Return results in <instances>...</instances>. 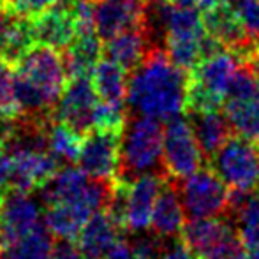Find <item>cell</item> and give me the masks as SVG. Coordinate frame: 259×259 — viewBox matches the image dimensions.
<instances>
[{
	"label": "cell",
	"instance_id": "obj_1",
	"mask_svg": "<svg viewBox=\"0 0 259 259\" xmlns=\"http://www.w3.org/2000/svg\"><path fill=\"white\" fill-rule=\"evenodd\" d=\"M189 72L169 60L166 50L152 48L131 72L127 104L134 113L167 122L185 111Z\"/></svg>",
	"mask_w": 259,
	"mask_h": 259
},
{
	"label": "cell",
	"instance_id": "obj_2",
	"mask_svg": "<svg viewBox=\"0 0 259 259\" xmlns=\"http://www.w3.org/2000/svg\"><path fill=\"white\" fill-rule=\"evenodd\" d=\"M164 127L160 120L138 115L125 122L120 138V162L115 180L133 182L147 173H164L162 169Z\"/></svg>",
	"mask_w": 259,
	"mask_h": 259
},
{
	"label": "cell",
	"instance_id": "obj_3",
	"mask_svg": "<svg viewBox=\"0 0 259 259\" xmlns=\"http://www.w3.org/2000/svg\"><path fill=\"white\" fill-rule=\"evenodd\" d=\"M245 62L228 48L203 58L191 72L187 79L184 113L217 111L224 104L228 87L235 72Z\"/></svg>",
	"mask_w": 259,
	"mask_h": 259
},
{
	"label": "cell",
	"instance_id": "obj_4",
	"mask_svg": "<svg viewBox=\"0 0 259 259\" xmlns=\"http://www.w3.org/2000/svg\"><path fill=\"white\" fill-rule=\"evenodd\" d=\"M208 164L229 191H259V141L233 134Z\"/></svg>",
	"mask_w": 259,
	"mask_h": 259
},
{
	"label": "cell",
	"instance_id": "obj_5",
	"mask_svg": "<svg viewBox=\"0 0 259 259\" xmlns=\"http://www.w3.org/2000/svg\"><path fill=\"white\" fill-rule=\"evenodd\" d=\"M180 240L196 259H226L243 249L228 215L189 219L182 228Z\"/></svg>",
	"mask_w": 259,
	"mask_h": 259
},
{
	"label": "cell",
	"instance_id": "obj_6",
	"mask_svg": "<svg viewBox=\"0 0 259 259\" xmlns=\"http://www.w3.org/2000/svg\"><path fill=\"white\" fill-rule=\"evenodd\" d=\"M222 108L233 134L259 141V79L249 64L235 72Z\"/></svg>",
	"mask_w": 259,
	"mask_h": 259
},
{
	"label": "cell",
	"instance_id": "obj_7",
	"mask_svg": "<svg viewBox=\"0 0 259 259\" xmlns=\"http://www.w3.org/2000/svg\"><path fill=\"white\" fill-rule=\"evenodd\" d=\"M185 219L228 215L229 187L211 167H199L196 173L177 182Z\"/></svg>",
	"mask_w": 259,
	"mask_h": 259
},
{
	"label": "cell",
	"instance_id": "obj_8",
	"mask_svg": "<svg viewBox=\"0 0 259 259\" xmlns=\"http://www.w3.org/2000/svg\"><path fill=\"white\" fill-rule=\"evenodd\" d=\"M206 162L187 116H175L164 127L162 169L166 178L180 182L191 177Z\"/></svg>",
	"mask_w": 259,
	"mask_h": 259
},
{
	"label": "cell",
	"instance_id": "obj_9",
	"mask_svg": "<svg viewBox=\"0 0 259 259\" xmlns=\"http://www.w3.org/2000/svg\"><path fill=\"white\" fill-rule=\"evenodd\" d=\"M13 67L18 74H21L32 85L37 87L39 92L45 96L46 103L53 109L69 81L60 50L35 42Z\"/></svg>",
	"mask_w": 259,
	"mask_h": 259
},
{
	"label": "cell",
	"instance_id": "obj_10",
	"mask_svg": "<svg viewBox=\"0 0 259 259\" xmlns=\"http://www.w3.org/2000/svg\"><path fill=\"white\" fill-rule=\"evenodd\" d=\"M122 131L92 129L83 136L76 159L79 169L90 178L113 182L118 175Z\"/></svg>",
	"mask_w": 259,
	"mask_h": 259
},
{
	"label": "cell",
	"instance_id": "obj_11",
	"mask_svg": "<svg viewBox=\"0 0 259 259\" xmlns=\"http://www.w3.org/2000/svg\"><path fill=\"white\" fill-rule=\"evenodd\" d=\"M42 203L35 192L7 187L0 194V249L41 224Z\"/></svg>",
	"mask_w": 259,
	"mask_h": 259
},
{
	"label": "cell",
	"instance_id": "obj_12",
	"mask_svg": "<svg viewBox=\"0 0 259 259\" xmlns=\"http://www.w3.org/2000/svg\"><path fill=\"white\" fill-rule=\"evenodd\" d=\"M99 97L90 76L71 78L52 109V118L65 123L79 136L92 131V115Z\"/></svg>",
	"mask_w": 259,
	"mask_h": 259
},
{
	"label": "cell",
	"instance_id": "obj_13",
	"mask_svg": "<svg viewBox=\"0 0 259 259\" xmlns=\"http://www.w3.org/2000/svg\"><path fill=\"white\" fill-rule=\"evenodd\" d=\"M164 182V173H147L129 182L125 199V233L150 228L154 203Z\"/></svg>",
	"mask_w": 259,
	"mask_h": 259
},
{
	"label": "cell",
	"instance_id": "obj_14",
	"mask_svg": "<svg viewBox=\"0 0 259 259\" xmlns=\"http://www.w3.org/2000/svg\"><path fill=\"white\" fill-rule=\"evenodd\" d=\"M28 20H30L34 41L53 46L57 50L67 48L78 34L71 0H60L53 7Z\"/></svg>",
	"mask_w": 259,
	"mask_h": 259
},
{
	"label": "cell",
	"instance_id": "obj_15",
	"mask_svg": "<svg viewBox=\"0 0 259 259\" xmlns=\"http://www.w3.org/2000/svg\"><path fill=\"white\" fill-rule=\"evenodd\" d=\"M145 0H96L94 23L96 32L103 41L113 37L118 32L147 21Z\"/></svg>",
	"mask_w": 259,
	"mask_h": 259
},
{
	"label": "cell",
	"instance_id": "obj_16",
	"mask_svg": "<svg viewBox=\"0 0 259 259\" xmlns=\"http://www.w3.org/2000/svg\"><path fill=\"white\" fill-rule=\"evenodd\" d=\"M152 48L154 46L150 45V28H148L147 20L106 39L103 53L106 58L118 64L127 72H133L147 58Z\"/></svg>",
	"mask_w": 259,
	"mask_h": 259
},
{
	"label": "cell",
	"instance_id": "obj_17",
	"mask_svg": "<svg viewBox=\"0 0 259 259\" xmlns=\"http://www.w3.org/2000/svg\"><path fill=\"white\" fill-rule=\"evenodd\" d=\"M122 233L123 229L108 210H99L83 224L74 242L83 259H104L108 250L122 238Z\"/></svg>",
	"mask_w": 259,
	"mask_h": 259
},
{
	"label": "cell",
	"instance_id": "obj_18",
	"mask_svg": "<svg viewBox=\"0 0 259 259\" xmlns=\"http://www.w3.org/2000/svg\"><path fill=\"white\" fill-rule=\"evenodd\" d=\"M185 224V213L182 208L180 196H178L177 182L166 178L159 196L154 203L152 210L150 228L157 235H160L166 240L180 238L182 228Z\"/></svg>",
	"mask_w": 259,
	"mask_h": 259
},
{
	"label": "cell",
	"instance_id": "obj_19",
	"mask_svg": "<svg viewBox=\"0 0 259 259\" xmlns=\"http://www.w3.org/2000/svg\"><path fill=\"white\" fill-rule=\"evenodd\" d=\"M198 145L205 155L206 162L211 159L221 147L233 136V129L229 125L224 113L217 111H201V113H185Z\"/></svg>",
	"mask_w": 259,
	"mask_h": 259
},
{
	"label": "cell",
	"instance_id": "obj_20",
	"mask_svg": "<svg viewBox=\"0 0 259 259\" xmlns=\"http://www.w3.org/2000/svg\"><path fill=\"white\" fill-rule=\"evenodd\" d=\"M157 14L166 28V39H201L206 34L199 11L173 2L157 4Z\"/></svg>",
	"mask_w": 259,
	"mask_h": 259
},
{
	"label": "cell",
	"instance_id": "obj_21",
	"mask_svg": "<svg viewBox=\"0 0 259 259\" xmlns=\"http://www.w3.org/2000/svg\"><path fill=\"white\" fill-rule=\"evenodd\" d=\"M64 65L67 78H79V76H90L97 62L103 57V45L97 32L89 34H76L71 45L65 48Z\"/></svg>",
	"mask_w": 259,
	"mask_h": 259
},
{
	"label": "cell",
	"instance_id": "obj_22",
	"mask_svg": "<svg viewBox=\"0 0 259 259\" xmlns=\"http://www.w3.org/2000/svg\"><path fill=\"white\" fill-rule=\"evenodd\" d=\"M90 78H92L94 89L101 101L120 106L127 104L129 79H127V71L123 67H120L109 58H104V60L97 62Z\"/></svg>",
	"mask_w": 259,
	"mask_h": 259
},
{
	"label": "cell",
	"instance_id": "obj_23",
	"mask_svg": "<svg viewBox=\"0 0 259 259\" xmlns=\"http://www.w3.org/2000/svg\"><path fill=\"white\" fill-rule=\"evenodd\" d=\"M32 45H35V41L32 35L30 20L6 11V20L0 30V57L9 65H14Z\"/></svg>",
	"mask_w": 259,
	"mask_h": 259
},
{
	"label": "cell",
	"instance_id": "obj_24",
	"mask_svg": "<svg viewBox=\"0 0 259 259\" xmlns=\"http://www.w3.org/2000/svg\"><path fill=\"white\" fill-rule=\"evenodd\" d=\"M55 236L46 228L45 221L28 233L21 235L14 242L2 247V254L7 259H50L53 250Z\"/></svg>",
	"mask_w": 259,
	"mask_h": 259
},
{
	"label": "cell",
	"instance_id": "obj_25",
	"mask_svg": "<svg viewBox=\"0 0 259 259\" xmlns=\"http://www.w3.org/2000/svg\"><path fill=\"white\" fill-rule=\"evenodd\" d=\"M94 213H90V211H87L85 208L78 205L58 203V205L45 206V224L57 238L76 240L83 224Z\"/></svg>",
	"mask_w": 259,
	"mask_h": 259
},
{
	"label": "cell",
	"instance_id": "obj_26",
	"mask_svg": "<svg viewBox=\"0 0 259 259\" xmlns=\"http://www.w3.org/2000/svg\"><path fill=\"white\" fill-rule=\"evenodd\" d=\"M229 219L233 221L243 249L259 247V192H252Z\"/></svg>",
	"mask_w": 259,
	"mask_h": 259
},
{
	"label": "cell",
	"instance_id": "obj_27",
	"mask_svg": "<svg viewBox=\"0 0 259 259\" xmlns=\"http://www.w3.org/2000/svg\"><path fill=\"white\" fill-rule=\"evenodd\" d=\"M48 150L57 157L62 166L74 164L79 154V145L81 136L67 127L65 123L57 122L52 118L48 125Z\"/></svg>",
	"mask_w": 259,
	"mask_h": 259
},
{
	"label": "cell",
	"instance_id": "obj_28",
	"mask_svg": "<svg viewBox=\"0 0 259 259\" xmlns=\"http://www.w3.org/2000/svg\"><path fill=\"white\" fill-rule=\"evenodd\" d=\"M201 39H166V53L169 60L182 71L191 72L203 58Z\"/></svg>",
	"mask_w": 259,
	"mask_h": 259
},
{
	"label": "cell",
	"instance_id": "obj_29",
	"mask_svg": "<svg viewBox=\"0 0 259 259\" xmlns=\"http://www.w3.org/2000/svg\"><path fill=\"white\" fill-rule=\"evenodd\" d=\"M129 235L131 236L125 240L129 242L131 249L134 250L138 259H160L171 242V240L162 238L160 235H157L154 229L148 228L141 229V231H133Z\"/></svg>",
	"mask_w": 259,
	"mask_h": 259
},
{
	"label": "cell",
	"instance_id": "obj_30",
	"mask_svg": "<svg viewBox=\"0 0 259 259\" xmlns=\"http://www.w3.org/2000/svg\"><path fill=\"white\" fill-rule=\"evenodd\" d=\"M127 122V109L125 106L104 103L99 99L96 104L92 115V129H111V131H123Z\"/></svg>",
	"mask_w": 259,
	"mask_h": 259
},
{
	"label": "cell",
	"instance_id": "obj_31",
	"mask_svg": "<svg viewBox=\"0 0 259 259\" xmlns=\"http://www.w3.org/2000/svg\"><path fill=\"white\" fill-rule=\"evenodd\" d=\"M252 41L259 42V0H226Z\"/></svg>",
	"mask_w": 259,
	"mask_h": 259
},
{
	"label": "cell",
	"instance_id": "obj_32",
	"mask_svg": "<svg viewBox=\"0 0 259 259\" xmlns=\"http://www.w3.org/2000/svg\"><path fill=\"white\" fill-rule=\"evenodd\" d=\"M21 116V109L14 92V78L13 71L6 69L0 74V118L14 120Z\"/></svg>",
	"mask_w": 259,
	"mask_h": 259
},
{
	"label": "cell",
	"instance_id": "obj_33",
	"mask_svg": "<svg viewBox=\"0 0 259 259\" xmlns=\"http://www.w3.org/2000/svg\"><path fill=\"white\" fill-rule=\"evenodd\" d=\"M58 2L60 0H6L4 2V11L16 14V16L34 18Z\"/></svg>",
	"mask_w": 259,
	"mask_h": 259
},
{
	"label": "cell",
	"instance_id": "obj_34",
	"mask_svg": "<svg viewBox=\"0 0 259 259\" xmlns=\"http://www.w3.org/2000/svg\"><path fill=\"white\" fill-rule=\"evenodd\" d=\"M50 259H83V256L79 252L78 245L74 243V240L58 238L53 243V250Z\"/></svg>",
	"mask_w": 259,
	"mask_h": 259
},
{
	"label": "cell",
	"instance_id": "obj_35",
	"mask_svg": "<svg viewBox=\"0 0 259 259\" xmlns=\"http://www.w3.org/2000/svg\"><path fill=\"white\" fill-rule=\"evenodd\" d=\"M160 259H196L194 254L184 245L180 238L171 240L169 245H167V250L164 252V256Z\"/></svg>",
	"mask_w": 259,
	"mask_h": 259
},
{
	"label": "cell",
	"instance_id": "obj_36",
	"mask_svg": "<svg viewBox=\"0 0 259 259\" xmlns=\"http://www.w3.org/2000/svg\"><path fill=\"white\" fill-rule=\"evenodd\" d=\"M104 259H138L134 250L131 249L129 242L125 238H120L111 249L108 250V254L104 256Z\"/></svg>",
	"mask_w": 259,
	"mask_h": 259
},
{
	"label": "cell",
	"instance_id": "obj_37",
	"mask_svg": "<svg viewBox=\"0 0 259 259\" xmlns=\"http://www.w3.org/2000/svg\"><path fill=\"white\" fill-rule=\"evenodd\" d=\"M169 2L177 4V6H182V7H191V9H196L199 13L203 11L210 9L213 4H217L219 0H169Z\"/></svg>",
	"mask_w": 259,
	"mask_h": 259
},
{
	"label": "cell",
	"instance_id": "obj_38",
	"mask_svg": "<svg viewBox=\"0 0 259 259\" xmlns=\"http://www.w3.org/2000/svg\"><path fill=\"white\" fill-rule=\"evenodd\" d=\"M9 187V159L0 150V194Z\"/></svg>",
	"mask_w": 259,
	"mask_h": 259
},
{
	"label": "cell",
	"instance_id": "obj_39",
	"mask_svg": "<svg viewBox=\"0 0 259 259\" xmlns=\"http://www.w3.org/2000/svg\"><path fill=\"white\" fill-rule=\"evenodd\" d=\"M226 259H247V254L243 252V249H240V250H236V252H233L231 256H228Z\"/></svg>",
	"mask_w": 259,
	"mask_h": 259
},
{
	"label": "cell",
	"instance_id": "obj_40",
	"mask_svg": "<svg viewBox=\"0 0 259 259\" xmlns=\"http://www.w3.org/2000/svg\"><path fill=\"white\" fill-rule=\"evenodd\" d=\"M247 259H259V247H254V249H249V254H247Z\"/></svg>",
	"mask_w": 259,
	"mask_h": 259
},
{
	"label": "cell",
	"instance_id": "obj_41",
	"mask_svg": "<svg viewBox=\"0 0 259 259\" xmlns=\"http://www.w3.org/2000/svg\"><path fill=\"white\" fill-rule=\"evenodd\" d=\"M4 20H6V11H0V30L4 27Z\"/></svg>",
	"mask_w": 259,
	"mask_h": 259
},
{
	"label": "cell",
	"instance_id": "obj_42",
	"mask_svg": "<svg viewBox=\"0 0 259 259\" xmlns=\"http://www.w3.org/2000/svg\"><path fill=\"white\" fill-rule=\"evenodd\" d=\"M147 4H162V2H169V0H145Z\"/></svg>",
	"mask_w": 259,
	"mask_h": 259
},
{
	"label": "cell",
	"instance_id": "obj_43",
	"mask_svg": "<svg viewBox=\"0 0 259 259\" xmlns=\"http://www.w3.org/2000/svg\"><path fill=\"white\" fill-rule=\"evenodd\" d=\"M4 2H6V0H0V11H4Z\"/></svg>",
	"mask_w": 259,
	"mask_h": 259
},
{
	"label": "cell",
	"instance_id": "obj_44",
	"mask_svg": "<svg viewBox=\"0 0 259 259\" xmlns=\"http://www.w3.org/2000/svg\"><path fill=\"white\" fill-rule=\"evenodd\" d=\"M0 259H7L6 256H4V254H2V250H0Z\"/></svg>",
	"mask_w": 259,
	"mask_h": 259
},
{
	"label": "cell",
	"instance_id": "obj_45",
	"mask_svg": "<svg viewBox=\"0 0 259 259\" xmlns=\"http://www.w3.org/2000/svg\"><path fill=\"white\" fill-rule=\"evenodd\" d=\"M222 2H226V0H222Z\"/></svg>",
	"mask_w": 259,
	"mask_h": 259
}]
</instances>
